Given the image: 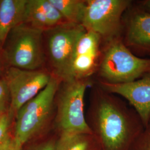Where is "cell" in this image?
Listing matches in <instances>:
<instances>
[{
    "mask_svg": "<svg viewBox=\"0 0 150 150\" xmlns=\"http://www.w3.org/2000/svg\"><path fill=\"white\" fill-rule=\"evenodd\" d=\"M102 38L86 30L79 38L70 64L68 79H88L96 75L102 52Z\"/></svg>",
    "mask_w": 150,
    "mask_h": 150,
    "instance_id": "cell-9",
    "label": "cell"
},
{
    "mask_svg": "<svg viewBox=\"0 0 150 150\" xmlns=\"http://www.w3.org/2000/svg\"><path fill=\"white\" fill-rule=\"evenodd\" d=\"M0 73H1V67H0Z\"/></svg>",
    "mask_w": 150,
    "mask_h": 150,
    "instance_id": "cell-25",
    "label": "cell"
},
{
    "mask_svg": "<svg viewBox=\"0 0 150 150\" xmlns=\"http://www.w3.org/2000/svg\"><path fill=\"white\" fill-rule=\"evenodd\" d=\"M85 31L81 25L66 22L44 32L47 56L52 75L62 81L67 80L76 43Z\"/></svg>",
    "mask_w": 150,
    "mask_h": 150,
    "instance_id": "cell-7",
    "label": "cell"
},
{
    "mask_svg": "<svg viewBox=\"0 0 150 150\" xmlns=\"http://www.w3.org/2000/svg\"><path fill=\"white\" fill-rule=\"evenodd\" d=\"M96 82L105 90L127 100L139 116L145 128L148 126L150 122V73L127 83Z\"/></svg>",
    "mask_w": 150,
    "mask_h": 150,
    "instance_id": "cell-10",
    "label": "cell"
},
{
    "mask_svg": "<svg viewBox=\"0 0 150 150\" xmlns=\"http://www.w3.org/2000/svg\"><path fill=\"white\" fill-rule=\"evenodd\" d=\"M5 112V111H1L0 110V118L1 117V116H2V114L4 113Z\"/></svg>",
    "mask_w": 150,
    "mask_h": 150,
    "instance_id": "cell-23",
    "label": "cell"
},
{
    "mask_svg": "<svg viewBox=\"0 0 150 150\" xmlns=\"http://www.w3.org/2000/svg\"><path fill=\"white\" fill-rule=\"evenodd\" d=\"M91 103L87 122L94 129L106 150H122L132 136L138 137L145 127L136 112L132 113L96 82L91 87Z\"/></svg>",
    "mask_w": 150,
    "mask_h": 150,
    "instance_id": "cell-1",
    "label": "cell"
},
{
    "mask_svg": "<svg viewBox=\"0 0 150 150\" xmlns=\"http://www.w3.org/2000/svg\"><path fill=\"white\" fill-rule=\"evenodd\" d=\"M66 22L50 0H27L23 23L45 32Z\"/></svg>",
    "mask_w": 150,
    "mask_h": 150,
    "instance_id": "cell-12",
    "label": "cell"
},
{
    "mask_svg": "<svg viewBox=\"0 0 150 150\" xmlns=\"http://www.w3.org/2000/svg\"><path fill=\"white\" fill-rule=\"evenodd\" d=\"M136 3L142 9L150 13V0L139 1Z\"/></svg>",
    "mask_w": 150,
    "mask_h": 150,
    "instance_id": "cell-20",
    "label": "cell"
},
{
    "mask_svg": "<svg viewBox=\"0 0 150 150\" xmlns=\"http://www.w3.org/2000/svg\"><path fill=\"white\" fill-rule=\"evenodd\" d=\"M147 54V55H150V48H148L144 51L142 54Z\"/></svg>",
    "mask_w": 150,
    "mask_h": 150,
    "instance_id": "cell-22",
    "label": "cell"
},
{
    "mask_svg": "<svg viewBox=\"0 0 150 150\" xmlns=\"http://www.w3.org/2000/svg\"><path fill=\"white\" fill-rule=\"evenodd\" d=\"M136 150H150V123L137 138Z\"/></svg>",
    "mask_w": 150,
    "mask_h": 150,
    "instance_id": "cell-17",
    "label": "cell"
},
{
    "mask_svg": "<svg viewBox=\"0 0 150 150\" xmlns=\"http://www.w3.org/2000/svg\"><path fill=\"white\" fill-rule=\"evenodd\" d=\"M21 145L18 144L13 137L11 144L9 145L5 150H22Z\"/></svg>",
    "mask_w": 150,
    "mask_h": 150,
    "instance_id": "cell-21",
    "label": "cell"
},
{
    "mask_svg": "<svg viewBox=\"0 0 150 150\" xmlns=\"http://www.w3.org/2000/svg\"><path fill=\"white\" fill-rule=\"evenodd\" d=\"M94 83L92 79L62 81L55 98L56 122L61 132L93 134L85 116L84 98Z\"/></svg>",
    "mask_w": 150,
    "mask_h": 150,
    "instance_id": "cell-3",
    "label": "cell"
},
{
    "mask_svg": "<svg viewBox=\"0 0 150 150\" xmlns=\"http://www.w3.org/2000/svg\"><path fill=\"white\" fill-rule=\"evenodd\" d=\"M129 0H86L82 25L98 34L103 42L123 38V16L132 5Z\"/></svg>",
    "mask_w": 150,
    "mask_h": 150,
    "instance_id": "cell-6",
    "label": "cell"
},
{
    "mask_svg": "<svg viewBox=\"0 0 150 150\" xmlns=\"http://www.w3.org/2000/svg\"><path fill=\"white\" fill-rule=\"evenodd\" d=\"M123 19V40L129 49L142 54L150 48V13L140 7L136 3L126 12Z\"/></svg>",
    "mask_w": 150,
    "mask_h": 150,
    "instance_id": "cell-11",
    "label": "cell"
},
{
    "mask_svg": "<svg viewBox=\"0 0 150 150\" xmlns=\"http://www.w3.org/2000/svg\"><path fill=\"white\" fill-rule=\"evenodd\" d=\"M67 22L82 25L86 0H50Z\"/></svg>",
    "mask_w": 150,
    "mask_h": 150,
    "instance_id": "cell-14",
    "label": "cell"
},
{
    "mask_svg": "<svg viewBox=\"0 0 150 150\" xmlns=\"http://www.w3.org/2000/svg\"><path fill=\"white\" fill-rule=\"evenodd\" d=\"M27 0H0V45L11 31L23 22Z\"/></svg>",
    "mask_w": 150,
    "mask_h": 150,
    "instance_id": "cell-13",
    "label": "cell"
},
{
    "mask_svg": "<svg viewBox=\"0 0 150 150\" xmlns=\"http://www.w3.org/2000/svg\"></svg>",
    "mask_w": 150,
    "mask_h": 150,
    "instance_id": "cell-26",
    "label": "cell"
},
{
    "mask_svg": "<svg viewBox=\"0 0 150 150\" xmlns=\"http://www.w3.org/2000/svg\"><path fill=\"white\" fill-rule=\"evenodd\" d=\"M52 74L47 70H25L10 67L4 80L10 96L11 113L17 112L26 103L47 86Z\"/></svg>",
    "mask_w": 150,
    "mask_h": 150,
    "instance_id": "cell-8",
    "label": "cell"
},
{
    "mask_svg": "<svg viewBox=\"0 0 150 150\" xmlns=\"http://www.w3.org/2000/svg\"><path fill=\"white\" fill-rule=\"evenodd\" d=\"M44 31L22 23L15 27L4 44V56L10 67L25 70L41 69L45 61Z\"/></svg>",
    "mask_w": 150,
    "mask_h": 150,
    "instance_id": "cell-5",
    "label": "cell"
},
{
    "mask_svg": "<svg viewBox=\"0 0 150 150\" xmlns=\"http://www.w3.org/2000/svg\"><path fill=\"white\" fill-rule=\"evenodd\" d=\"M62 81L52 75L47 86L16 112L13 137L22 146L39 134L48 125L52 115L56 96Z\"/></svg>",
    "mask_w": 150,
    "mask_h": 150,
    "instance_id": "cell-4",
    "label": "cell"
},
{
    "mask_svg": "<svg viewBox=\"0 0 150 150\" xmlns=\"http://www.w3.org/2000/svg\"><path fill=\"white\" fill-rule=\"evenodd\" d=\"M90 134L61 132L54 150H91Z\"/></svg>",
    "mask_w": 150,
    "mask_h": 150,
    "instance_id": "cell-15",
    "label": "cell"
},
{
    "mask_svg": "<svg viewBox=\"0 0 150 150\" xmlns=\"http://www.w3.org/2000/svg\"><path fill=\"white\" fill-rule=\"evenodd\" d=\"M11 114L5 112L0 118V150H5L13 139L10 132Z\"/></svg>",
    "mask_w": 150,
    "mask_h": 150,
    "instance_id": "cell-16",
    "label": "cell"
},
{
    "mask_svg": "<svg viewBox=\"0 0 150 150\" xmlns=\"http://www.w3.org/2000/svg\"><path fill=\"white\" fill-rule=\"evenodd\" d=\"M150 59L132 53L123 38L103 42L101 56L97 71V81L109 83L132 82L148 73Z\"/></svg>",
    "mask_w": 150,
    "mask_h": 150,
    "instance_id": "cell-2",
    "label": "cell"
},
{
    "mask_svg": "<svg viewBox=\"0 0 150 150\" xmlns=\"http://www.w3.org/2000/svg\"><path fill=\"white\" fill-rule=\"evenodd\" d=\"M10 100V92L4 79L0 80V110L5 111L6 106Z\"/></svg>",
    "mask_w": 150,
    "mask_h": 150,
    "instance_id": "cell-18",
    "label": "cell"
},
{
    "mask_svg": "<svg viewBox=\"0 0 150 150\" xmlns=\"http://www.w3.org/2000/svg\"><path fill=\"white\" fill-rule=\"evenodd\" d=\"M55 142L53 141H48L43 142L40 145H38L33 147L30 150H54Z\"/></svg>",
    "mask_w": 150,
    "mask_h": 150,
    "instance_id": "cell-19",
    "label": "cell"
},
{
    "mask_svg": "<svg viewBox=\"0 0 150 150\" xmlns=\"http://www.w3.org/2000/svg\"><path fill=\"white\" fill-rule=\"evenodd\" d=\"M148 73H150V70H149V72H148Z\"/></svg>",
    "mask_w": 150,
    "mask_h": 150,
    "instance_id": "cell-24",
    "label": "cell"
}]
</instances>
